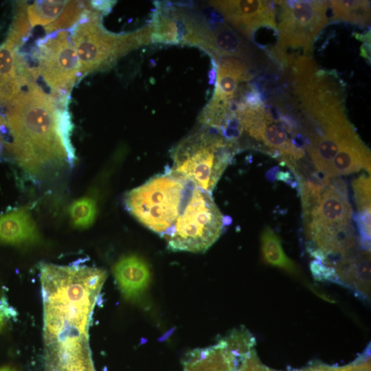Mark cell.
Masks as SVG:
<instances>
[{
  "label": "cell",
  "instance_id": "6da1fadb",
  "mask_svg": "<svg viewBox=\"0 0 371 371\" xmlns=\"http://www.w3.org/2000/svg\"><path fill=\"white\" fill-rule=\"evenodd\" d=\"M25 85L6 115L12 137L10 152L22 168L34 175L64 161L72 164L75 155L68 111L58 109L55 100L34 81Z\"/></svg>",
  "mask_w": 371,
  "mask_h": 371
},
{
  "label": "cell",
  "instance_id": "7a4b0ae2",
  "mask_svg": "<svg viewBox=\"0 0 371 371\" xmlns=\"http://www.w3.org/2000/svg\"><path fill=\"white\" fill-rule=\"evenodd\" d=\"M102 14L88 5L80 19L71 27L70 40L77 53L80 79L111 67L135 48L151 43L149 25L140 30L115 34L102 23Z\"/></svg>",
  "mask_w": 371,
  "mask_h": 371
},
{
  "label": "cell",
  "instance_id": "3957f363",
  "mask_svg": "<svg viewBox=\"0 0 371 371\" xmlns=\"http://www.w3.org/2000/svg\"><path fill=\"white\" fill-rule=\"evenodd\" d=\"M238 150V144L226 140L218 131L203 125L174 147L171 170L194 187L211 193Z\"/></svg>",
  "mask_w": 371,
  "mask_h": 371
},
{
  "label": "cell",
  "instance_id": "277c9868",
  "mask_svg": "<svg viewBox=\"0 0 371 371\" xmlns=\"http://www.w3.org/2000/svg\"><path fill=\"white\" fill-rule=\"evenodd\" d=\"M194 186L172 170L127 192L124 204L140 223L164 236L181 212Z\"/></svg>",
  "mask_w": 371,
  "mask_h": 371
},
{
  "label": "cell",
  "instance_id": "5b68a950",
  "mask_svg": "<svg viewBox=\"0 0 371 371\" xmlns=\"http://www.w3.org/2000/svg\"><path fill=\"white\" fill-rule=\"evenodd\" d=\"M225 223L211 194L194 187L174 225L164 237L173 251L203 252L218 238Z\"/></svg>",
  "mask_w": 371,
  "mask_h": 371
},
{
  "label": "cell",
  "instance_id": "8992f818",
  "mask_svg": "<svg viewBox=\"0 0 371 371\" xmlns=\"http://www.w3.org/2000/svg\"><path fill=\"white\" fill-rule=\"evenodd\" d=\"M280 5L278 41L274 51L283 56L286 49L311 51L315 38L327 24L326 1H276Z\"/></svg>",
  "mask_w": 371,
  "mask_h": 371
},
{
  "label": "cell",
  "instance_id": "52a82bcc",
  "mask_svg": "<svg viewBox=\"0 0 371 371\" xmlns=\"http://www.w3.org/2000/svg\"><path fill=\"white\" fill-rule=\"evenodd\" d=\"M37 68L34 69L63 102L80 80L77 53L65 30L48 34L37 42Z\"/></svg>",
  "mask_w": 371,
  "mask_h": 371
},
{
  "label": "cell",
  "instance_id": "ba28073f",
  "mask_svg": "<svg viewBox=\"0 0 371 371\" xmlns=\"http://www.w3.org/2000/svg\"><path fill=\"white\" fill-rule=\"evenodd\" d=\"M150 24L151 43L193 45L196 23L189 8L168 1H155Z\"/></svg>",
  "mask_w": 371,
  "mask_h": 371
},
{
  "label": "cell",
  "instance_id": "9c48e42d",
  "mask_svg": "<svg viewBox=\"0 0 371 371\" xmlns=\"http://www.w3.org/2000/svg\"><path fill=\"white\" fill-rule=\"evenodd\" d=\"M209 4L249 39L261 27L277 30L274 1H210Z\"/></svg>",
  "mask_w": 371,
  "mask_h": 371
},
{
  "label": "cell",
  "instance_id": "30bf717a",
  "mask_svg": "<svg viewBox=\"0 0 371 371\" xmlns=\"http://www.w3.org/2000/svg\"><path fill=\"white\" fill-rule=\"evenodd\" d=\"M197 47L210 54L216 63L225 57H236L251 62L253 49L231 27L214 12L205 18Z\"/></svg>",
  "mask_w": 371,
  "mask_h": 371
},
{
  "label": "cell",
  "instance_id": "8fae6325",
  "mask_svg": "<svg viewBox=\"0 0 371 371\" xmlns=\"http://www.w3.org/2000/svg\"><path fill=\"white\" fill-rule=\"evenodd\" d=\"M352 216L346 186L343 180L335 179L330 181L309 215L304 219L307 227L350 222Z\"/></svg>",
  "mask_w": 371,
  "mask_h": 371
},
{
  "label": "cell",
  "instance_id": "7c38bea8",
  "mask_svg": "<svg viewBox=\"0 0 371 371\" xmlns=\"http://www.w3.org/2000/svg\"><path fill=\"white\" fill-rule=\"evenodd\" d=\"M337 282L355 291L358 296L368 299L370 296V251L363 250L350 253L333 267Z\"/></svg>",
  "mask_w": 371,
  "mask_h": 371
},
{
  "label": "cell",
  "instance_id": "4fadbf2b",
  "mask_svg": "<svg viewBox=\"0 0 371 371\" xmlns=\"http://www.w3.org/2000/svg\"><path fill=\"white\" fill-rule=\"evenodd\" d=\"M113 274L124 296L135 299L147 289L150 272L147 263L136 255L120 258L113 267Z\"/></svg>",
  "mask_w": 371,
  "mask_h": 371
},
{
  "label": "cell",
  "instance_id": "5bb4252c",
  "mask_svg": "<svg viewBox=\"0 0 371 371\" xmlns=\"http://www.w3.org/2000/svg\"><path fill=\"white\" fill-rule=\"evenodd\" d=\"M39 233L30 212L26 207L0 214V243L10 245L34 244Z\"/></svg>",
  "mask_w": 371,
  "mask_h": 371
},
{
  "label": "cell",
  "instance_id": "9a60e30c",
  "mask_svg": "<svg viewBox=\"0 0 371 371\" xmlns=\"http://www.w3.org/2000/svg\"><path fill=\"white\" fill-rule=\"evenodd\" d=\"M46 371H94L87 342L47 348Z\"/></svg>",
  "mask_w": 371,
  "mask_h": 371
},
{
  "label": "cell",
  "instance_id": "2e32d148",
  "mask_svg": "<svg viewBox=\"0 0 371 371\" xmlns=\"http://www.w3.org/2000/svg\"><path fill=\"white\" fill-rule=\"evenodd\" d=\"M217 76L213 100L226 101L236 95L240 81L251 78L248 63L238 58L225 57L217 62Z\"/></svg>",
  "mask_w": 371,
  "mask_h": 371
},
{
  "label": "cell",
  "instance_id": "e0dca14e",
  "mask_svg": "<svg viewBox=\"0 0 371 371\" xmlns=\"http://www.w3.org/2000/svg\"><path fill=\"white\" fill-rule=\"evenodd\" d=\"M361 169L370 172V153L355 133L343 143L335 156L330 177L350 174Z\"/></svg>",
  "mask_w": 371,
  "mask_h": 371
},
{
  "label": "cell",
  "instance_id": "ac0fdd59",
  "mask_svg": "<svg viewBox=\"0 0 371 371\" xmlns=\"http://www.w3.org/2000/svg\"><path fill=\"white\" fill-rule=\"evenodd\" d=\"M15 48L7 41L0 47V105L8 107L22 87Z\"/></svg>",
  "mask_w": 371,
  "mask_h": 371
},
{
  "label": "cell",
  "instance_id": "d6986e66",
  "mask_svg": "<svg viewBox=\"0 0 371 371\" xmlns=\"http://www.w3.org/2000/svg\"><path fill=\"white\" fill-rule=\"evenodd\" d=\"M261 252L264 261L291 274L298 275L295 264L285 254L278 236L269 227H266L261 234Z\"/></svg>",
  "mask_w": 371,
  "mask_h": 371
},
{
  "label": "cell",
  "instance_id": "ffe728a7",
  "mask_svg": "<svg viewBox=\"0 0 371 371\" xmlns=\"http://www.w3.org/2000/svg\"><path fill=\"white\" fill-rule=\"evenodd\" d=\"M333 20L348 21L365 25L370 22V1H330Z\"/></svg>",
  "mask_w": 371,
  "mask_h": 371
},
{
  "label": "cell",
  "instance_id": "44dd1931",
  "mask_svg": "<svg viewBox=\"0 0 371 371\" xmlns=\"http://www.w3.org/2000/svg\"><path fill=\"white\" fill-rule=\"evenodd\" d=\"M69 1H36L27 8L30 25L47 26L62 14Z\"/></svg>",
  "mask_w": 371,
  "mask_h": 371
},
{
  "label": "cell",
  "instance_id": "7402d4cb",
  "mask_svg": "<svg viewBox=\"0 0 371 371\" xmlns=\"http://www.w3.org/2000/svg\"><path fill=\"white\" fill-rule=\"evenodd\" d=\"M97 214L95 201L91 196H83L74 201L69 207V216L73 225L78 229L89 227Z\"/></svg>",
  "mask_w": 371,
  "mask_h": 371
},
{
  "label": "cell",
  "instance_id": "603a6c76",
  "mask_svg": "<svg viewBox=\"0 0 371 371\" xmlns=\"http://www.w3.org/2000/svg\"><path fill=\"white\" fill-rule=\"evenodd\" d=\"M88 1H69L62 14L52 23L45 27L47 34L73 27L81 18Z\"/></svg>",
  "mask_w": 371,
  "mask_h": 371
},
{
  "label": "cell",
  "instance_id": "cb8c5ba5",
  "mask_svg": "<svg viewBox=\"0 0 371 371\" xmlns=\"http://www.w3.org/2000/svg\"><path fill=\"white\" fill-rule=\"evenodd\" d=\"M27 4L25 1L18 3L16 8L13 23L10 30L7 41L16 47L19 46L27 36L30 25L27 14Z\"/></svg>",
  "mask_w": 371,
  "mask_h": 371
},
{
  "label": "cell",
  "instance_id": "d4e9b609",
  "mask_svg": "<svg viewBox=\"0 0 371 371\" xmlns=\"http://www.w3.org/2000/svg\"><path fill=\"white\" fill-rule=\"evenodd\" d=\"M352 186L359 212L370 210V177L361 175L352 181Z\"/></svg>",
  "mask_w": 371,
  "mask_h": 371
},
{
  "label": "cell",
  "instance_id": "484cf974",
  "mask_svg": "<svg viewBox=\"0 0 371 371\" xmlns=\"http://www.w3.org/2000/svg\"><path fill=\"white\" fill-rule=\"evenodd\" d=\"M359 233V243L363 250L370 247V210L357 213L353 216Z\"/></svg>",
  "mask_w": 371,
  "mask_h": 371
},
{
  "label": "cell",
  "instance_id": "4316f807",
  "mask_svg": "<svg viewBox=\"0 0 371 371\" xmlns=\"http://www.w3.org/2000/svg\"><path fill=\"white\" fill-rule=\"evenodd\" d=\"M311 271L315 280H329L337 282V278L333 267L315 260L310 264Z\"/></svg>",
  "mask_w": 371,
  "mask_h": 371
},
{
  "label": "cell",
  "instance_id": "83f0119b",
  "mask_svg": "<svg viewBox=\"0 0 371 371\" xmlns=\"http://www.w3.org/2000/svg\"><path fill=\"white\" fill-rule=\"evenodd\" d=\"M238 371H279L270 368L260 361L256 353L251 351L250 354L243 361ZM297 371V370H292Z\"/></svg>",
  "mask_w": 371,
  "mask_h": 371
},
{
  "label": "cell",
  "instance_id": "f1b7e54d",
  "mask_svg": "<svg viewBox=\"0 0 371 371\" xmlns=\"http://www.w3.org/2000/svg\"><path fill=\"white\" fill-rule=\"evenodd\" d=\"M90 6L101 14H107L111 12L116 3L114 1H89Z\"/></svg>",
  "mask_w": 371,
  "mask_h": 371
},
{
  "label": "cell",
  "instance_id": "f546056e",
  "mask_svg": "<svg viewBox=\"0 0 371 371\" xmlns=\"http://www.w3.org/2000/svg\"><path fill=\"white\" fill-rule=\"evenodd\" d=\"M277 179L280 181H283L284 182H286L287 183L292 186L293 188L297 186V182L296 181H292V177L289 172H280L278 174H277Z\"/></svg>",
  "mask_w": 371,
  "mask_h": 371
},
{
  "label": "cell",
  "instance_id": "4dcf8cb0",
  "mask_svg": "<svg viewBox=\"0 0 371 371\" xmlns=\"http://www.w3.org/2000/svg\"><path fill=\"white\" fill-rule=\"evenodd\" d=\"M278 170H279L278 167H273L271 170H269L266 175L267 179H269L270 181H274L276 177Z\"/></svg>",
  "mask_w": 371,
  "mask_h": 371
},
{
  "label": "cell",
  "instance_id": "1f68e13d",
  "mask_svg": "<svg viewBox=\"0 0 371 371\" xmlns=\"http://www.w3.org/2000/svg\"><path fill=\"white\" fill-rule=\"evenodd\" d=\"M0 371H18V370L12 366L5 365L0 367Z\"/></svg>",
  "mask_w": 371,
  "mask_h": 371
},
{
  "label": "cell",
  "instance_id": "d6a6232c",
  "mask_svg": "<svg viewBox=\"0 0 371 371\" xmlns=\"http://www.w3.org/2000/svg\"><path fill=\"white\" fill-rule=\"evenodd\" d=\"M3 312L2 311V308H0V332L1 329L3 328V326L4 325V315Z\"/></svg>",
  "mask_w": 371,
  "mask_h": 371
},
{
  "label": "cell",
  "instance_id": "836d02e7",
  "mask_svg": "<svg viewBox=\"0 0 371 371\" xmlns=\"http://www.w3.org/2000/svg\"><path fill=\"white\" fill-rule=\"evenodd\" d=\"M78 339H84V338H78ZM67 340H68V339H67ZM64 341H65V340H64ZM59 342H60V341H59ZM56 343H57V342H56ZM52 344H53V343H52ZM46 345H47V344H46Z\"/></svg>",
  "mask_w": 371,
  "mask_h": 371
}]
</instances>
